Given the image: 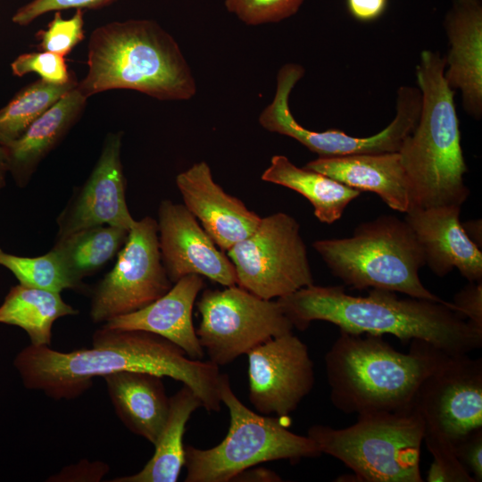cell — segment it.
Segmentation results:
<instances>
[{
  "label": "cell",
  "mask_w": 482,
  "mask_h": 482,
  "mask_svg": "<svg viewBox=\"0 0 482 482\" xmlns=\"http://www.w3.org/2000/svg\"><path fill=\"white\" fill-rule=\"evenodd\" d=\"M92 345L60 352L48 345H29L16 355L13 365L26 388L56 401L81 396L97 377L131 370L180 381L195 392L206 411L221 409L220 367L188 357L161 336L103 326L93 334Z\"/></svg>",
  "instance_id": "obj_1"
},
{
  "label": "cell",
  "mask_w": 482,
  "mask_h": 482,
  "mask_svg": "<svg viewBox=\"0 0 482 482\" xmlns=\"http://www.w3.org/2000/svg\"><path fill=\"white\" fill-rule=\"evenodd\" d=\"M294 328L323 320L356 335H392L403 343L428 342L448 354H465L482 346V328L456 312L455 306L371 288L367 296L345 293L343 286L314 284L278 298Z\"/></svg>",
  "instance_id": "obj_2"
},
{
  "label": "cell",
  "mask_w": 482,
  "mask_h": 482,
  "mask_svg": "<svg viewBox=\"0 0 482 482\" xmlns=\"http://www.w3.org/2000/svg\"><path fill=\"white\" fill-rule=\"evenodd\" d=\"M87 71L78 82L87 98L129 89L161 101L193 98L197 86L178 42L157 21L129 19L96 28L90 34Z\"/></svg>",
  "instance_id": "obj_3"
},
{
  "label": "cell",
  "mask_w": 482,
  "mask_h": 482,
  "mask_svg": "<svg viewBox=\"0 0 482 482\" xmlns=\"http://www.w3.org/2000/svg\"><path fill=\"white\" fill-rule=\"evenodd\" d=\"M364 335L340 331L325 355L333 405L358 415L411 409L423 380L449 354L419 339L403 353L383 336Z\"/></svg>",
  "instance_id": "obj_4"
},
{
  "label": "cell",
  "mask_w": 482,
  "mask_h": 482,
  "mask_svg": "<svg viewBox=\"0 0 482 482\" xmlns=\"http://www.w3.org/2000/svg\"><path fill=\"white\" fill-rule=\"evenodd\" d=\"M445 56L427 49L415 69L420 112L398 151L411 187V206H461L470 195L454 90L445 79Z\"/></svg>",
  "instance_id": "obj_5"
},
{
  "label": "cell",
  "mask_w": 482,
  "mask_h": 482,
  "mask_svg": "<svg viewBox=\"0 0 482 482\" xmlns=\"http://www.w3.org/2000/svg\"><path fill=\"white\" fill-rule=\"evenodd\" d=\"M331 273L352 288H378L445 304L421 283L422 248L412 229L394 215H382L357 226L345 238L313 242Z\"/></svg>",
  "instance_id": "obj_6"
},
{
  "label": "cell",
  "mask_w": 482,
  "mask_h": 482,
  "mask_svg": "<svg viewBox=\"0 0 482 482\" xmlns=\"http://www.w3.org/2000/svg\"><path fill=\"white\" fill-rule=\"evenodd\" d=\"M424 421L413 407L358 415L350 427L313 425L307 431L320 452L353 471L354 481L422 482L420 448Z\"/></svg>",
  "instance_id": "obj_7"
},
{
  "label": "cell",
  "mask_w": 482,
  "mask_h": 482,
  "mask_svg": "<svg viewBox=\"0 0 482 482\" xmlns=\"http://www.w3.org/2000/svg\"><path fill=\"white\" fill-rule=\"evenodd\" d=\"M221 403L230 425L225 438L210 449L185 446L186 482H229L243 470L262 462L321 455L307 436L289 431L279 419L256 413L233 393L229 376L222 374Z\"/></svg>",
  "instance_id": "obj_8"
},
{
  "label": "cell",
  "mask_w": 482,
  "mask_h": 482,
  "mask_svg": "<svg viewBox=\"0 0 482 482\" xmlns=\"http://www.w3.org/2000/svg\"><path fill=\"white\" fill-rule=\"evenodd\" d=\"M303 75V67L297 63H287L279 69L274 97L260 113L259 123L270 132L296 140L319 157L397 152L417 124L420 91L419 87L403 86L397 91L395 117L372 136L353 137L338 129L310 130L296 121L289 108V96Z\"/></svg>",
  "instance_id": "obj_9"
},
{
  "label": "cell",
  "mask_w": 482,
  "mask_h": 482,
  "mask_svg": "<svg viewBox=\"0 0 482 482\" xmlns=\"http://www.w3.org/2000/svg\"><path fill=\"white\" fill-rule=\"evenodd\" d=\"M237 285L266 299L280 298L314 284L300 225L291 215L276 212L227 251Z\"/></svg>",
  "instance_id": "obj_10"
},
{
  "label": "cell",
  "mask_w": 482,
  "mask_h": 482,
  "mask_svg": "<svg viewBox=\"0 0 482 482\" xmlns=\"http://www.w3.org/2000/svg\"><path fill=\"white\" fill-rule=\"evenodd\" d=\"M196 305L202 318L196 335L209 361L219 367L294 328L277 300L261 298L237 285L205 289Z\"/></svg>",
  "instance_id": "obj_11"
},
{
  "label": "cell",
  "mask_w": 482,
  "mask_h": 482,
  "mask_svg": "<svg viewBox=\"0 0 482 482\" xmlns=\"http://www.w3.org/2000/svg\"><path fill=\"white\" fill-rule=\"evenodd\" d=\"M162 262L157 220L147 216L129 230L111 271L92 293L89 315L94 323L138 311L172 287Z\"/></svg>",
  "instance_id": "obj_12"
},
{
  "label": "cell",
  "mask_w": 482,
  "mask_h": 482,
  "mask_svg": "<svg viewBox=\"0 0 482 482\" xmlns=\"http://www.w3.org/2000/svg\"><path fill=\"white\" fill-rule=\"evenodd\" d=\"M412 407L423 419L424 434L453 447L482 429V359L447 355L423 380Z\"/></svg>",
  "instance_id": "obj_13"
},
{
  "label": "cell",
  "mask_w": 482,
  "mask_h": 482,
  "mask_svg": "<svg viewBox=\"0 0 482 482\" xmlns=\"http://www.w3.org/2000/svg\"><path fill=\"white\" fill-rule=\"evenodd\" d=\"M247 356L248 397L261 414L287 416L313 388L308 347L292 332L267 340Z\"/></svg>",
  "instance_id": "obj_14"
},
{
  "label": "cell",
  "mask_w": 482,
  "mask_h": 482,
  "mask_svg": "<svg viewBox=\"0 0 482 482\" xmlns=\"http://www.w3.org/2000/svg\"><path fill=\"white\" fill-rule=\"evenodd\" d=\"M122 136V132L106 135L89 177L56 219L58 237L103 225L129 230L135 224L126 202V179L120 159Z\"/></svg>",
  "instance_id": "obj_15"
},
{
  "label": "cell",
  "mask_w": 482,
  "mask_h": 482,
  "mask_svg": "<svg viewBox=\"0 0 482 482\" xmlns=\"http://www.w3.org/2000/svg\"><path fill=\"white\" fill-rule=\"evenodd\" d=\"M157 225L162 262L173 284L195 274L224 287L237 285L232 262L184 204L162 201Z\"/></svg>",
  "instance_id": "obj_16"
},
{
  "label": "cell",
  "mask_w": 482,
  "mask_h": 482,
  "mask_svg": "<svg viewBox=\"0 0 482 482\" xmlns=\"http://www.w3.org/2000/svg\"><path fill=\"white\" fill-rule=\"evenodd\" d=\"M461 206H411L404 220L420 245L425 265L438 277L456 268L469 282L482 281V253L460 221Z\"/></svg>",
  "instance_id": "obj_17"
},
{
  "label": "cell",
  "mask_w": 482,
  "mask_h": 482,
  "mask_svg": "<svg viewBox=\"0 0 482 482\" xmlns=\"http://www.w3.org/2000/svg\"><path fill=\"white\" fill-rule=\"evenodd\" d=\"M176 185L184 205L222 251L248 237L262 218L217 184L206 162L179 173Z\"/></svg>",
  "instance_id": "obj_18"
},
{
  "label": "cell",
  "mask_w": 482,
  "mask_h": 482,
  "mask_svg": "<svg viewBox=\"0 0 482 482\" xmlns=\"http://www.w3.org/2000/svg\"><path fill=\"white\" fill-rule=\"evenodd\" d=\"M449 42L445 79L461 93L464 111L482 115V5L480 0H453L445 19Z\"/></svg>",
  "instance_id": "obj_19"
},
{
  "label": "cell",
  "mask_w": 482,
  "mask_h": 482,
  "mask_svg": "<svg viewBox=\"0 0 482 482\" xmlns=\"http://www.w3.org/2000/svg\"><path fill=\"white\" fill-rule=\"evenodd\" d=\"M203 287V277L195 274L185 276L152 303L138 311L114 317L104 326L156 334L179 346L188 357L200 360L204 357V350L193 325L192 311Z\"/></svg>",
  "instance_id": "obj_20"
},
{
  "label": "cell",
  "mask_w": 482,
  "mask_h": 482,
  "mask_svg": "<svg viewBox=\"0 0 482 482\" xmlns=\"http://www.w3.org/2000/svg\"><path fill=\"white\" fill-rule=\"evenodd\" d=\"M303 167L361 192L375 193L400 212L412 205L411 183L398 151L318 157Z\"/></svg>",
  "instance_id": "obj_21"
},
{
  "label": "cell",
  "mask_w": 482,
  "mask_h": 482,
  "mask_svg": "<svg viewBox=\"0 0 482 482\" xmlns=\"http://www.w3.org/2000/svg\"><path fill=\"white\" fill-rule=\"evenodd\" d=\"M87 98L76 87L4 146L9 173L17 186H27L40 162L61 143L81 117Z\"/></svg>",
  "instance_id": "obj_22"
},
{
  "label": "cell",
  "mask_w": 482,
  "mask_h": 482,
  "mask_svg": "<svg viewBox=\"0 0 482 482\" xmlns=\"http://www.w3.org/2000/svg\"><path fill=\"white\" fill-rule=\"evenodd\" d=\"M116 415L132 433L155 445L169 411L162 377L123 370L103 378Z\"/></svg>",
  "instance_id": "obj_23"
},
{
  "label": "cell",
  "mask_w": 482,
  "mask_h": 482,
  "mask_svg": "<svg viewBox=\"0 0 482 482\" xmlns=\"http://www.w3.org/2000/svg\"><path fill=\"white\" fill-rule=\"evenodd\" d=\"M203 407L195 392L184 385L169 398V411L154 445L152 458L138 472L119 477L112 482H176L185 464L183 443L186 425L192 413Z\"/></svg>",
  "instance_id": "obj_24"
},
{
  "label": "cell",
  "mask_w": 482,
  "mask_h": 482,
  "mask_svg": "<svg viewBox=\"0 0 482 482\" xmlns=\"http://www.w3.org/2000/svg\"><path fill=\"white\" fill-rule=\"evenodd\" d=\"M262 179L304 196L312 205L316 218L327 224L338 220L347 205L361 195V191L322 173L297 167L280 154L272 156Z\"/></svg>",
  "instance_id": "obj_25"
},
{
  "label": "cell",
  "mask_w": 482,
  "mask_h": 482,
  "mask_svg": "<svg viewBox=\"0 0 482 482\" xmlns=\"http://www.w3.org/2000/svg\"><path fill=\"white\" fill-rule=\"evenodd\" d=\"M78 313L60 293L19 284L9 290L0 305V323L22 328L32 345L50 346L54 321Z\"/></svg>",
  "instance_id": "obj_26"
},
{
  "label": "cell",
  "mask_w": 482,
  "mask_h": 482,
  "mask_svg": "<svg viewBox=\"0 0 482 482\" xmlns=\"http://www.w3.org/2000/svg\"><path fill=\"white\" fill-rule=\"evenodd\" d=\"M129 230L103 225L58 237L52 250L78 282L100 270L125 244Z\"/></svg>",
  "instance_id": "obj_27"
},
{
  "label": "cell",
  "mask_w": 482,
  "mask_h": 482,
  "mask_svg": "<svg viewBox=\"0 0 482 482\" xmlns=\"http://www.w3.org/2000/svg\"><path fill=\"white\" fill-rule=\"evenodd\" d=\"M78 85L76 77L57 85L41 79L27 85L0 109V145L19 138L29 126Z\"/></svg>",
  "instance_id": "obj_28"
},
{
  "label": "cell",
  "mask_w": 482,
  "mask_h": 482,
  "mask_svg": "<svg viewBox=\"0 0 482 482\" xmlns=\"http://www.w3.org/2000/svg\"><path fill=\"white\" fill-rule=\"evenodd\" d=\"M0 266L9 270L21 285L61 293L64 289L83 290L51 249L37 257H22L0 248Z\"/></svg>",
  "instance_id": "obj_29"
},
{
  "label": "cell",
  "mask_w": 482,
  "mask_h": 482,
  "mask_svg": "<svg viewBox=\"0 0 482 482\" xmlns=\"http://www.w3.org/2000/svg\"><path fill=\"white\" fill-rule=\"evenodd\" d=\"M36 38L38 50L64 57L85 38L84 10L77 9L68 19L63 18L61 12H54L47 27L36 33Z\"/></svg>",
  "instance_id": "obj_30"
},
{
  "label": "cell",
  "mask_w": 482,
  "mask_h": 482,
  "mask_svg": "<svg viewBox=\"0 0 482 482\" xmlns=\"http://www.w3.org/2000/svg\"><path fill=\"white\" fill-rule=\"evenodd\" d=\"M304 0H225L226 10L248 26L276 23L295 15Z\"/></svg>",
  "instance_id": "obj_31"
},
{
  "label": "cell",
  "mask_w": 482,
  "mask_h": 482,
  "mask_svg": "<svg viewBox=\"0 0 482 482\" xmlns=\"http://www.w3.org/2000/svg\"><path fill=\"white\" fill-rule=\"evenodd\" d=\"M11 71L17 77L37 73L41 79L57 85L66 84L75 77L63 56L46 51L20 54L11 63Z\"/></svg>",
  "instance_id": "obj_32"
},
{
  "label": "cell",
  "mask_w": 482,
  "mask_h": 482,
  "mask_svg": "<svg viewBox=\"0 0 482 482\" xmlns=\"http://www.w3.org/2000/svg\"><path fill=\"white\" fill-rule=\"evenodd\" d=\"M423 441L433 457L426 478L428 482H475L457 458L453 445L428 434H424Z\"/></svg>",
  "instance_id": "obj_33"
},
{
  "label": "cell",
  "mask_w": 482,
  "mask_h": 482,
  "mask_svg": "<svg viewBox=\"0 0 482 482\" xmlns=\"http://www.w3.org/2000/svg\"><path fill=\"white\" fill-rule=\"evenodd\" d=\"M117 0H31L16 10L12 21L19 26H28L40 16L51 12L68 9H100Z\"/></svg>",
  "instance_id": "obj_34"
},
{
  "label": "cell",
  "mask_w": 482,
  "mask_h": 482,
  "mask_svg": "<svg viewBox=\"0 0 482 482\" xmlns=\"http://www.w3.org/2000/svg\"><path fill=\"white\" fill-rule=\"evenodd\" d=\"M110 467L103 461L81 460L62 468L46 480L52 482H99L109 472Z\"/></svg>",
  "instance_id": "obj_35"
},
{
  "label": "cell",
  "mask_w": 482,
  "mask_h": 482,
  "mask_svg": "<svg viewBox=\"0 0 482 482\" xmlns=\"http://www.w3.org/2000/svg\"><path fill=\"white\" fill-rule=\"evenodd\" d=\"M454 452L475 482L482 481V429L476 430L454 445Z\"/></svg>",
  "instance_id": "obj_36"
},
{
  "label": "cell",
  "mask_w": 482,
  "mask_h": 482,
  "mask_svg": "<svg viewBox=\"0 0 482 482\" xmlns=\"http://www.w3.org/2000/svg\"><path fill=\"white\" fill-rule=\"evenodd\" d=\"M456 312L478 328H482V281L469 284L454 295Z\"/></svg>",
  "instance_id": "obj_37"
},
{
  "label": "cell",
  "mask_w": 482,
  "mask_h": 482,
  "mask_svg": "<svg viewBox=\"0 0 482 482\" xmlns=\"http://www.w3.org/2000/svg\"><path fill=\"white\" fill-rule=\"evenodd\" d=\"M388 0H346V6L353 18L359 21L370 22L383 15Z\"/></svg>",
  "instance_id": "obj_38"
},
{
  "label": "cell",
  "mask_w": 482,
  "mask_h": 482,
  "mask_svg": "<svg viewBox=\"0 0 482 482\" xmlns=\"http://www.w3.org/2000/svg\"><path fill=\"white\" fill-rule=\"evenodd\" d=\"M232 481L242 482H278L282 481L280 476L266 468H249L238 473Z\"/></svg>",
  "instance_id": "obj_39"
},
{
  "label": "cell",
  "mask_w": 482,
  "mask_h": 482,
  "mask_svg": "<svg viewBox=\"0 0 482 482\" xmlns=\"http://www.w3.org/2000/svg\"><path fill=\"white\" fill-rule=\"evenodd\" d=\"M9 173L8 156L6 149L0 145V191L6 185V176Z\"/></svg>",
  "instance_id": "obj_40"
},
{
  "label": "cell",
  "mask_w": 482,
  "mask_h": 482,
  "mask_svg": "<svg viewBox=\"0 0 482 482\" xmlns=\"http://www.w3.org/2000/svg\"><path fill=\"white\" fill-rule=\"evenodd\" d=\"M464 230L469 237L477 245V241L481 238L478 237V234L481 235V220H471L462 224Z\"/></svg>",
  "instance_id": "obj_41"
}]
</instances>
